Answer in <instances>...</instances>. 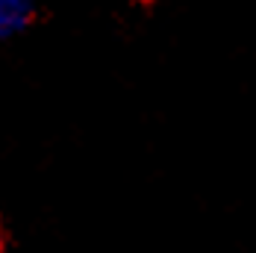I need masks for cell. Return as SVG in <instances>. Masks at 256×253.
Returning a JSON list of instances; mask_svg holds the SVG:
<instances>
[{"label": "cell", "instance_id": "cell-1", "mask_svg": "<svg viewBox=\"0 0 256 253\" xmlns=\"http://www.w3.org/2000/svg\"><path fill=\"white\" fill-rule=\"evenodd\" d=\"M36 21V0H0V42L24 36Z\"/></svg>", "mask_w": 256, "mask_h": 253}, {"label": "cell", "instance_id": "cell-2", "mask_svg": "<svg viewBox=\"0 0 256 253\" xmlns=\"http://www.w3.org/2000/svg\"><path fill=\"white\" fill-rule=\"evenodd\" d=\"M0 253H6V232H3V224H0Z\"/></svg>", "mask_w": 256, "mask_h": 253}]
</instances>
